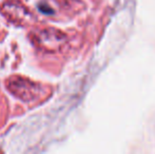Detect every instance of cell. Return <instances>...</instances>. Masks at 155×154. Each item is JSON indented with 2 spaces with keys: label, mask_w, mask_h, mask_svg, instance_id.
<instances>
[{
  "label": "cell",
  "mask_w": 155,
  "mask_h": 154,
  "mask_svg": "<svg viewBox=\"0 0 155 154\" xmlns=\"http://www.w3.org/2000/svg\"><path fill=\"white\" fill-rule=\"evenodd\" d=\"M38 10L40 11L41 13H43V14L45 15H51L53 14V8H51V6H49L47 3H45V2H41L40 4L38 5Z\"/></svg>",
  "instance_id": "obj_1"
}]
</instances>
